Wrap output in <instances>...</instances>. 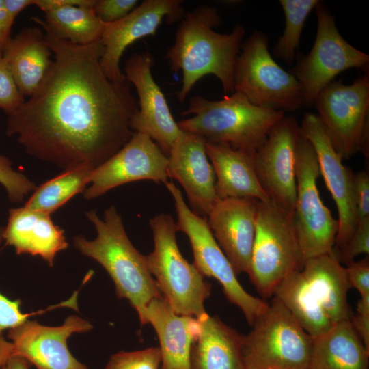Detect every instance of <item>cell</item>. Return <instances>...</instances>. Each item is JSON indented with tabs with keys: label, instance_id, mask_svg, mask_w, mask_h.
I'll return each instance as SVG.
<instances>
[{
	"label": "cell",
	"instance_id": "cell-1",
	"mask_svg": "<svg viewBox=\"0 0 369 369\" xmlns=\"http://www.w3.org/2000/svg\"><path fill=\"white\" fill-rule=\"evenodd\" d=\"M31 19L43 30L53 59L33 94L8 115L5 134L16 136L31 156L64 169L82 164L96 168L135 133L131 120L138 105L131 83L105 74L100 41L73 44L43 19Z\"/></svg>",
	"mask_w": 369,
	"mask_h": 369
},
{
	"label": "cell",
	"instance_id": "cell-2",
	"mask_svg": "<svg viewBox=\"0 0 369 369\" xmlns=\"http://www.w3.org/2000/svg\"><path fill=\"white\" fill-rule=\"evenodd\" d=\"M221 23L217 8L206 5L195 8L182 18L174 43L165 55L171 70L182 72V86L177 92L180 102L208 74L220 81L226 95L234 92V68L245 30L236 24L229 33L216 32L213 29Z\"/></svg>",
	"mask_w": 369,
	"mask_h": 369
},
{
	"label": "cell",
	"instance_id": "cell-3",
	"mask_svg": "<svg viewBox=\"0 0 369 369\" xmlns=\"http://www.w3.org/2000/svg\"><path fill=\"white\" fill-rule=\"evenodd\" d=\"M97 235L88 240L83 235L73 238V243L82 254L98 262L113 280L118 299H126L138 316L154 298L161 297L155 279L139 253L129 240L114 206L104 212L101 219L95 210L85 213Z\"/></svg>",
	"mask_w": 369,
	"mask_h": 369
},
{
	"label": "cell",
	"instance_id": "cell-4",
	"mask_svg": "<svg viewBox=\"0 0 369 369\" xmlns=\"http://www.w3.org/2000/svg\"><path fill=\"white\" fill-rule=\"evenodd\" d=\"M183 115L193 116L177 122L182 131L197 134L206 142L225 144L254 154L271 128L285 113L258 107L238 92L221 100L193 96Z\"/></svg>",
	"mask_w": 369,
	"mask_h": 369
},
{
	"label": "cell",
	"instance_id": "cell-5",
	"mask_svg": "<svg viewBox=\"0 0 369 369\" xmlns=\"http://www.w3.org/2000/svg\"><path fill=\"white\" fill-rule=\"evenodd\" d=\"M154 247L145 256L146 266L163 297L178 314L197 318L206 313L204 301L211 286L204 276L182 255L176 241L178 230L169 214L161 213L149 221Z\"/></svg>",
	"mask_w": 369,
	"mask_h": 369
},
{
	"label": "cell",
	"instance_id": "cell-6",
	"mask_svg": "<svg viewBox=\"0 0 369 369\" xmlns=\"http://www.w3.org/2000/svg\"><path fill=\"white\" fill-rule=\"evenodd\" d=\"M251 327L243 335L245 369H308L313 338L277 297Z\"/></svg>",
	"mask_w": 369,
	"mask_h": 369
},
{
	"label": "cell",
	"instance_id": "cell-7",
	"mask_svg": "<svg viewBox=\"0 0 369 369\" xmlns=\"http://www.w3.org/2000/svg\"><path fill=\"white\" fill-rule=\"evenodd\" d=\"M303 259L292 218L271 201H258L249 277L264 298L273 295L288 275L301 271Z\"/></svg>",
	"mask_w": 369,
	"mask_h": 369
},
{
	"label": "cell",
	"instance_id": "cell-8",
	"mask_svg": "<svg viewBox=\"0 0 369 369\" xmlns=\"http://www.w3.org/2000/svg\"><path fill=\"white\" fill-rule=\"evenodd\" d=\"M234 91L254 105L275 111L294 112L303 107L299 82L274 60L267 36L254 31L241 46L233 78Z\"/></svg>",
	"mask_w": 369,
	"mask_h": 369
},
{
	"label": "cell",
	"instance_id": "cell-9",
	"mask_svg": "<svg viewBox=\"0 0 369 369\" xmlns=\"http://www.w3.org/2000/svg\"><path fill=\"white\" fill-rule=\"evenodd\" d=\"M314 9L317 29L314 45L307 55H299L289 71L299 83L305 107H312L318 94L337 75L352 68L366 70L369 64V55L340 35L334 16L323 2L319 1Z\"/></svg>",
	"mask_w": 369,
	"mask_h": 369
},
{
	"label": "cell",
	"instance_id": "cell-10",
	"mask_svg": "<svg viewBox=\"0 0 369 369\" xmlns=\"http://www.w3.org/2000/svg\"><path fill=\"white\" fill-rule=\"evenodd\" d=\"M165 184L174 200L178 230L184 232L191 243L193 264L204 276L212 277L221 284L228 301L241 310L251 326L269 303L242 287L206 218L189 208L174 182L168 181Z\"/></svg>",
	"mask_w": 369,
	"mask_h": 369
},
{
	"label": "cell",
	"instance_id": "cell-11",
	"mask_svg": "<svg viewBox=\"0 0 369 369\" xmlns=\"http://www.w3.org/2000/svg\"><path fill=\"white\" fill-rule=\"evenodd\" d=\"M312 107L343 159L357 152L368 156V72L351 84L331 82L318 94Z\"/></svg>",
	"mask_w": 369,
	"mask_h": 369
},
{
	"label": "cell",
	"instance_id": "cell-12",
	"mask_svg": "<svg viewBox=\"0 0 369 369\" xmlns=\"http://www.w3.org/2000/svg\"><path fill=\"white\" fill-rule=\"evenodd\" d=\"M295 173L297 193L292 218L305 262L333 251L338 223L320 197L318 159L301 132L297 146Z\"/></svg>",
	"mask_w": 369,
	"mask_h": 369
},
{
	"label": "cell",
	"instance_id": "cell-13",
	"mask_svg": "<svg viewBox=\"0 0 369 369\" xmlns=\"http://www.w3.org/2000/svg\"><path fill=\"white\" fill-rule=\"evenodd\" d=\"M301 134L295 117L284 116L254 156L260 183L273 202L292 217L296 200V151Z\"/></svg>",
	"mask_w": 369,
	"mask_h": 369
},
{
	"label": "cell",
	"instance_id": "cell-14",
	"mask_svg": "<svg viewBox=\"0 0 369 369\" xmlns=\"http://www.w3.org/2000/svg\"><path fill=\"white\" fill-rule=\"evenodd\" d=\"M167 166L168 157L160 147L149 136L135 132L120 150L92 171L83 197L94 199L137 180L165 184L169 178Z\"/></svg>",
	"mask_w": 369,
	"mask_h": 369
},
{
	"label": "cell",
	"instance_id": "cell-15",
	"mask_svg": "<svg viewBox=\"0 0 369 369\" xmlns=\"http://www.w3.org/2000/svg\"><path fill=\"white\" fill-rule=\"evenodd\" d=\"M299 126L301 133L315 151L320 174L336 205L338 228L335 245L340 251L358 223L354 193L355 173L343 165V159L334 148L316 114L305 113Z\"/></svg>",
	"mask_w": 369,
	"mask_h": 369
},
{
	"label": "cell",
	"instance_id": "cell-16",
	"mask_svg": "<svg viewBox=\"0 0 369 369\" xmlns=\"http://www.w3.org/2000/svg\"><path fill=\"white\" fill-rule=\"evenodd\" d=\"M180 0H145L123 18L105 24L100 38L103 48L100 64L113 82L126 81L120 67L122 54L132 43L144 37L154 36L163 19L175 23L185 15Z\"/></svg>",
	"mask_w": 369,
	"mask_h": 369
},
{
	"label": "cell",
	"instance_id": "cell-17",
	"mask_svg": "<svg viewBox=\"0 0 369 369\" xmlns=\"http://www.w3.org/2000/svg\"><path fill=\"white\" fill-rule=\"evenodd\" d=\"M154 63L148 51L130 57L124 66L126 80L136 89L139 106L131 120L134 132L149 136L168 156L181 130L175 122L165 97L152 74Z\"/></svg>",
	"mask_w": 369,
	"mask_h": 369
},
{
	"label": "cell",
	"instance_id": "cell-18",
	"mask_svg": "<svg viewBox=\"0 0 369 369\" xmlns=\"http://www.w3.org/2000/svg\"><path fill=\"white\" fill-rule=\"evenodd\" d=\"M93 325L77 316L70 315L59 326H46L27 320L8 330V337L19 356L37 369H89L70 353L67 340L73 333L90 331Z\"/></svg>",
	"mask_w": 369,
	"mask_h": 369
},
{
	"label": "cell",
	"instance_id": "cell-19",
	"mask_svg": "<svg viewBox=\"0 0 369 369\" xmlns=\"http://www.w3.org/2000/svg\"><path fill=\"white\" fill-rule=\"evenodd\" d=\"M205 144L201 136L181 131L168 154L167 171L183 187L192 210L206 218L219 198Z\"/></svg>",
	"mask_w": 369,
	"mask_h": 369
},
{
	"label": "cell",
	"instance_id": "cell-20",
	"mask_svg": "<svg viewBox=\"0 0 369 369\" xmlns=\"http://www.w3.org/2000/svg\"><path fill=\"white\" fill-rule=\"evenodd\" d=\"M258 200L218 199L208 215V223L236 275L250 271L256 231Z\"/></svg>",
	"mask_w": 369,
	"mask_h": 369
},
{
	"label": "cell",
	"instance_id": "cell-21",
	"mask_svg": "<svg viewBox=\"0 0 369 369\" xmlns=\"http://www.w3.org/2000/svg\"><path fill=\"white\" fill-rule=\"evenodd\" d=\"M150 323L159 338L161 369H191V353L200 333L198 319L176 314L162 296L152 299L139 315Z\"/></svg>",
	"mask_w": 369,
	"mask_h": 369
},
{
	"label": "cell",
	"instance_id": "cell-22",
	"mask_svg": "<svg viewBox=\"0 0 369 369\" xmlns=\"http://www.w3.org/2000/svg\"><path fill=\"white\" fill-rule=\"evenodd\" d=\"M2 236L17 254L38 256L51 267L56 255L68 247L64 230L54 223L51 215L24 206L9 210Z\"/></svg>",
	"mask_w": 369,
	"mask_h": 369
},
{
	"label": "cell",
	"instance_id": "cell-23",
	"mask_svg": "<svg viewBox=\"0 0 369 369\" xmlns=\"http://www.w3.org/2000/svg\"><path fill=\"white\" fill-rule=\"evenodd\" d=\"M205 147L215 172L219 199L249 198L264 202L269 201L256 172L255 153L206 141Z\"/></svg>",
	"mask_w": 369,
	"mask_h": 369
},
{
	"label": "cell",
	"instance_id": "cell-24",
	"mask_svg": "<svg viewBox=\"0 0 369 369\" xmlns=\"http://www.w3.org/2000/svg\"><path fill=\"white\" fill-rule=\"evenodd\" d=\"M3 58L21 94L30 97L46 75L53 53L40 27L23 28L11 38Z\"/></svg>",
	"mask_w": 369,
	"mask_h": 369
},
{
	"label": "cell",
	"instance_id": "cell-25",
	"mask_svg": "<svg viewBox=\"0 0 369 369\" xmlns=\"http://www.w3.org/2000/svg\"><path fill=\"white\" fill-rule=\"evenodd\" d=\"M308 284L330 320H351L353 314L347 301L351 288L345 267L334 251L311 258L301 270Z\"/></svg>",
	"mask_w": 369,
	"mask_h": 369
},
{
	"label": "cell",
	"instance_id": "cell-26",
	"mask_svg": "<svg viewBox=\"0 0 369 369\" xmlns=\"http://www.w3.org/2000/svg\"><path fill=\"white\" fill-rule=\"evenodd\" d=\"M200 333L191 353V369H245L243 335L207 313L197 318Z\"/></svg>",
	"mask_w": 369,
	"mask_h": 369
},
{
	"label": "cell",
	"instance_id": "cell-27",
	"mask_svg": "<svg viewBox=\"0 0 369 369\" xmlns=\"http://www.w3.org/2000/svg\"><path fill=\"white\" fill-rule=\"evenodd\" d=\"M308 369H369V351L351 320L337 323L313 339Z\"/></svg>",
	"mask_w": 369,
	"mask_h": 369
},
{
	"label": "cell",
	"instance_id": "cell-28",
	"mask_svg": "<svg viewBox=\"0 0 369 369\" xmlns=\"http://www.w3.org/2000/svg\"><path fill=\"white\" fill-rule=\"evenodd\" d=\"M273 296L283 303L313 339L325 333L334 325L312 292L301 271L285 277L277 286Z\"/></svg>",
	"mask_w": 369,
	"mask_h": 369
},
{
	"label": "cell",
	"instance_id": "cell-29",
	"mask_svg": "<svg viewBox=\"0 0 369 369\" xmlns=\"http://www.w3.org/2000/svg\"><path fill=\"white\" fill-rule=\"evenodd\" d=\"M94 5L55 8L44 12V21L63 40L76 45L92 44L100 41L105 25L95 14Z\"/></svg>",
	"mask_w": 369,
	"mask_h": 369
},
{
	"label": "cell",
	"instance_id": "cell-30",
	"mask_svg": "<svg viewBox=\"0 0 369 369\" xmlns=\"http://www.w3.org/2000/svg\"><path fill=\"white\" fill-rule=\"evenodd\" d=\"M94 169L86 164L65 169L58 176L37 187L24 206L51 215L75 195L84 191Z\"/></svg>",
	"mask_w": 369,
	"mask_h": 369
},
{
	"label": "cell",
	"instance_id": "cell-31",
	"mask_svg": "<svg viewBox=\"0 0 369 369\" xmlns=\"http://www.w3.org/2000/svg\"><path fill=\"white\" fill-rule=\"evenodd\" d=\"M318 0H279L285 16L283 33L273 48L274 55L291 65L299 48L304 24Z\"/></svg>",
	"mask_w": 369,
	"mask_h": 369
},
{
	"label": "cell",
	"instance_id": "cell-32",
	"mask_svg": "<svg viewBox=\"0 0 369 369\" xmlns=\"http://www.w3.org/2000/svg\"><path fill=\"white\" fill-rule=\"evenodd\" d=\"M161 361L159 347H150L113 354L105 369H161Z\"/></svg>",
	"mask_w": 369,
	"mask_h": 369
},
{
	"label": "cell",
	"instance_id": "cell-33",
	"mask_svg": "<svg viewBox=\"0 0 369 369\" xmlns=\"http://www.w3.org/2000/svg\"><path fill=\"white\" fill-rule=\"evenodd\" d=\"M0 184L5 189L12 203H20L25 197L37 187L23 173L15 170L9 158L0 154Z\"/></svg>",
	"mask_w": 369,
	"mask_h": 369
},
{
	"label": "cell",
	"instance_id": "cell-34",
	"mask_svg": "<svg viewBox=\"0 0 369 369\" xmlns=\"http://www.w3.org/2000/svg\"><path fill=\"white\" fill-rule=\"evenodd\" d=\"M3 227H0V247L3 240L2 233ZM20 299L12 300L0 292V334L7 329L14 328L23 323L33 315L51 311L57 308L67 307L72 308L74 301L70 298L59 304L48 307L45 310H39L32 313H24L20 309Z\"/></svg>",
	"mask_w": 369,
	"mask_h": 369
},
{
	"label": "cell",
	"instance_id": "cell-35",
	"mask_svg": "<svg viewBox=\"0 0 369 369\" xmlns=\"http://www.w3.org/2000/svg\"><path fill=\"white\" fill-rule=\"evenodd\" d=\"M24 101V96L2 57L0 59V109L8 115L17 110Z\"/></svg>",
	"mask_w": 369,
	"mask_h": 369
},
{
	"label": "cell",
	"instance_id": "cell-36",
	"mask_svg": "<svg viewBox=\"0 0 369 369\" xmlns=\"http://www.w3.org/2000/svg\"><path fill=\"white\" fill-rule=\"evenodd\" d=\"M361 254H369V218L358 222L349 241L336 256L341 264L347 265Z\"/></svg>",
	"mask_w": 369,
	"mask_h": 369
},
{
	"label": "cell",
	"instance_id": "cell-37",
	"mask_svg": "<svg viewBox=\"0 0 369 369\" xmlns=\"http://www.w3.org/2000/svg\"><path fill=\"white\" fill-rule=\"evenodd\" d=\"M137 4V0H96L93 8L104 24H109L125 17Z\"/></svg>",
	"mask_w": 369,
	"mask_h": 369
},
{
	"label": "cell",
	"instance_id": "cell-38",
	"mask_svg": "<svg viewBox=\"0 0 369 369\" xmlns=\"http://www.w3.org/2000/svg\"><path fill=\"white\" fill-rule=\"evenodd\" d=\"M348 284L351 288H356L360 296L369 295V257L355 260L345 267Z\"/></svg>",
	"mask_w": 369,
	"mask_h": 369
},
{
	"label": "cell",
	"instance_id": "cell-39",
	"mask_svg": "<svg viewBox=\"0 0 369 369\" xmlns=\"http://www.w3.org/2000/svg\"><path fill=\"white\" fill-rule=\"evenodd\" d=\"M354 193L359 222L369 218V175L366 171L355 173Z\"/></svg>",
	"mask_w": 369,
	"mask_h": 369
},
{
	"label": "cell",
	"instance_id": "cell-40",
	"mask_svg": "<svg viewBox=\"0 0 369 369\" xmlns=\"http://www.w3.org/2000/svg\"><path fill=\"white\" fill-rule=\"evenodd\" d=\"M351 323L366 348L369 351V314L357 312L353 315Z\"/></svg>",
	"mask_w": 369,
	"mask_h": 369
},
{
	"label": "cell",
	"instance_id": "cell-41",
	"mask_svg": "<svg viewBox=\"0 0 369 369\" xmlns=\"http://www.w3.org/2000/svg\"><path fill=\"white\" fill-rule=\"evenodd\" d=\"M96 0H34L33 5L44 12L66 5H94Z\"/></svg>",
	"mask_w": 369,
	"mask_h": 369
},
{
	"label": "cell",
	"instance_id": "cell-42",
	"mask_svg": "<svg viewBox=\"0 0 369 369\" xmlns=\"http://www.w3.org/2000/svg\"><path fill=\"white\" fill-rule=\"evenodd\" d=\"M13 23L6 12L3 0H0V50L3 52L10 40V32Z\"/></svg>",
	"mask_w": 369,
	"mask_h": 369
},
{
	"label": "cell",
	"instance_id": "cell-43",
	"mask_svg": "<svg viewBox=\"0 0 369 369\" xmlns=\"http://www.w3.org/2000/svg\"><path fill=\"white\" fill-rule=\"evenodd\" d=\"M3 2L8 16L12 23L23 10L34 4V0H3Z\"/></svg>",
	"mask_w": 369,
	"mask_h": 369
},
{
	"label": "cell",
	"instance_id": "cell-44",
	"mask_svg": "<svg viewBox=\"0 0 369 369\" xmlns=\"http://www.w3.org/2000/svg\"><path fill=\"white\" fill-rule=\"evenodd\" d=\"M13 355H14V347L13 344L5 340L2 334H0V368H1Z\"/></svg>",
	"mask_w": 369,
	"mask_h": 369
},
{
	"label": "cell",
	"instance_id": "cell-45",
	"mask_svg": "<svg viewBox=\"0 0 369 369\" xmlns=\"http://www.w3.org/2000/svg\"><path fill=\"white\" fill-rule=\"evenodd\" d=\"M29 363L23 358L17 356H12L1 369H29Z\"/></svg>",
	"mask_w": 369,
	"mask_h": 369
},
{
	"label": "cell",
	"instance_id": "cell-46",
	"mask_svg": "<svg viewBox=\"0 0 369 369\" xmlns=\"http://www.w3.org/2000/svg\"><path fill=\"white\" fill-rule=\"evenodd\" d=\"M357 312L369 314V295L361 296L357 302Z\"/></svg>",
	"mask_w": 369,
	"mask_h": 369
},
{
	"label": "cell",
	"instance_id": "cell-47",
	"mask_svg": "<svg viewBox=\"0 0 369 369\" xmlns=\"http://www.w3.org/2000/svg\"><path fill=\"white\" fill-rule=\"evenodd\" d=\"M2 56H3V53H2V51L0 50V59L2 58Z\"/></svg>",
	"mask_w": 369,
	"mask_h": 369
},
{
	"label": "cell",
	"instance_id": "cell-48",
	"mask_svg": "<svg viewBox=\"0 0 369 369\" xmlns=\"http://www.w3.org/2000/svg\"><path fill=\"white\" fill-rule=\"evenodd\" d=\"M267 369H273V368H267Z\"/></svg>",
	"mask_w": 369,
	"mask_h": 369
}]
</instances>
